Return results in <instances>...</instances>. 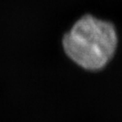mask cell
<instances>
[{"label": "cell", "mask_w": 122, "mask_h": 122, "mask_svg": "<svg viewBox=\"0 0 122 122\" xmlns=\"http://www.w3.org/2000/svg\"><path fill=\"white\" fill-rule=\"evenodd\" d=\"M116 32L112 24L85 15L76 22L63 39L66 54L86 70L106 65L115 51Z\"/></svg>", "instance_id": "obj_1"}]
</instances>
